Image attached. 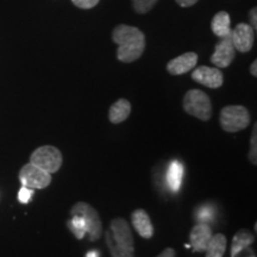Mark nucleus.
Segmentation results:
<instances>
[{"mask_svg": "<svg viewBox=\"0 0 257 257\" xmlns=\"http://www.w3.org/2000/svg\"><path fill=\"white\" fill-rule=\"evenodd\" d=\"M131 113V104L126 99H119L114 102L108 111V119L111 123L119 124L126 120Z\"/></svg>", "mask_w": 257, "mask_h": 257, "instance_id": "obj_15", "label": "nucleus"}, {"mask_svg": "<svg viewBox=\"0 0 257 257\" xmlns=\"http://www.w3.org/2000/svg\"><path fill=\"white\" fill-rule=\"evenodd\" d=\"M249 257H255V255H253V253H252V255H250Z\"/></svg>", "mask_w": 257, "mask_h": 257, "instance_id": "obj_30", "label": "nucleus"}, {"mask_svg": "<svg viewBox=\"0 0 257 257\" xmlns=\"http://www.w3.org/2000/svg\"><path fill=\"white\" fill-rule=\"evenodd\" d=\"M19 180L24 187L31 189H43L51 184V174L44 172L32 163L22 167L19 172Z\"/></svg>", "mask_w": 257, "mask_h": 257, "instance_id": "obj_7", "label": "nucleus"}, {"mask_svg": "<svg viewBox=\"0 0 257 257\" xmlns=\"http://www.w3.org/2000/svg\"><path fill=\"white\" fill-rule=\"evenodd\" d=\"M131 221H133L135 230L137 231V233L141 237L147 239L152 238L154 234V226L149 214L146 211L142 210V208L134 211L133 214H131Z\"/></svg>", "mask_w": 257, "mask_h": 257, "instance_id": "obj_13", "label": "nucleus"}, {"mask_svg": "<svg viewBox=\"0 0 257 257\" xmlns=\"http://www.w3.org/2000/svg\"><path fill=\"white\" fill-rule=\"evenodd\" d=\"M256 15H257V11H256V9L253 8L251 11H250V23H251V25H250V27H251L253 30H256V28H257V21H256Z\"/></svg>", "mask_w": 257, "mask_h": 257, "instance_id": "obj_25", "label": "nucleus"}, {"mask_svg": "<svg viewBox=\"0 0 257 257\" xmlns=\"http://www.w3.org/2000/svg\"><path fill=\"white\" fill-rule=\"evenodd\" d=\"M32 195H34V189L24 187L23 186V187L19 189L18 200L21 201L22 204H28V202L30 201V199L32 198Z\"/></svg>", "mask_w": 257, "mask_h": 257, "instance_id": "obj_23", "label": "nucleus"}, {"mask_svg": "<svg viewBox=\"0 0 257 257\" xmlns=\"http://www.w3.org/2000/svg\"><path fill=\"white\" fill-rule=\"evenodd\" d=\"M212 238L211 227L205 223H199L193 226L189 234V240L194 251L204 252Z\"/></svg>", "mask_w": 257, "mask_h": 257, "instance_id": "obj_11", "label": "nucleus"}, {"mask_svg": "<svg viewBox=\"0 0 257 257\" xmlns=\"http://www.w3.org/2000/svg\"><path fill=\"white\" fill-rule=\"evenodd\" d=\"M198 62V55L195 53H186L182 54L167 64V70L172 75H182V74L188 73L189 70L194 69Z\"/></svg>", "mask_w": 257, "mask_h": 257, "instance_id": "obj_12", "label": "nucleus"}, {"mask_svg": "<svg viewBox=\"0 0 257 257\" xmlns=\"http://www.w3.org/2000/svg\"><path fill=\"white\" fill-rule=\"evenodd\" d=\"M184 110L202 121L210 120L212 104L207 94L200 89H191L184 96Z\"/></svg>", "mask_w": 257, "mask_h": 257, "instance_id": "obj_4", "label": "nucleus"}, {"mask_svg": "<svg viewBox=\"0 0 257 257\" xmlns=\"http://www.w3.org/2000/svg\"><path fill=\"white\" fill-rule=\"evenodd\" d=\"M73 4L75 6H78L80 9L83 10H88L94 8V6L98 4L100 0H72Z\"/></svg>", "mask_w": 257, "mask_h": 257, "instance_id": "obj_24", "label": "nucleus"}, {"mask_svg": "<svg viewBox=\"0 0 257 257\" xmlns=\"http://www.w3.org/2000/svg\"><path fill=\"white\" fill-rule=\"evenodd\" d=\"M257 125H253V130L251 138H250V152H249V160L252 165L257 163Z\"/></svg>", "mask_w": 257, "mask_h": 257, "instance_id": "obj_21", "label": "nucleus"}, {"mask_svg": "<svg viewBox=\"0 0 257 257\" xmlns=\"http://www.w3.org/2000/svg\"><path fill=\"white\" fill-rule=\"evenodd\" d=\"M192 79L208 88H219L224 82V76L220 69L207 66H200L193 70Z\"/></svg>", "mask_w": 257, "mask_h": 257, "instance_id": "obj_10", "label": "nucleus"}, {"mask_svg": "<svg viewBox=\"0 0 257 257\" xmlns=\"http://www.w3.org/2000/svg\"><path fill=\"white\" fill-rule=\"evenodd\" d=\"M106 243L112 257H134V236L123 218H114L111 221L110 229L106 231Z\"/></svg>", "mask_w": 257, "mask_h": 257, "instance_id": "obj_2", "label": "nucleus"}, {"mask_svg": "<svg viewBox=\"0 0 257 257\" xmlns=\"http://www.w3.org/2000/svg\"><path fill=\"white\" fill-rule=\"evenodd\" d=\"M220 126L226 133H238L250 125V113L244 106H225L219 115Z\"/></svg>", "mask_w": 257, "mask_h": 257, "instance_id": "obj_3", "label": "nucleus"}, {"mask_svg": "<svg viewBox=\"0 0 257 257\" xmlns=\"http://www.w3.org/2000/svg\"><path fill=\"white\" fill-rule=\"evenodd\" d=\"M213 216H214L213 210L208 206H202L197 213L199 221H200V223H205V224H207L208 221H211L212 219H213Z\"/></svg>", "mask_w": 257, "mask_h": 257, "instance_id": "obj_22", "label": "nucleus"}, {"mask_svg": "<svg viewBox=\"0 0 257 257\" xmlns=\"http://www.w3.org/2000/svg\"><path fill=\"white\" fill-rule=\"evenodd\" d=\"M112 38L118 44L117 59L124 63L138 60L146 49V36L138 28L118 25L113 30Z\"/></svg>", "mask_w": 257, "mask_h": 257, "instance_id": "obj_1", "label": "nucleus"}, {"mask_svg": "<svg viewBox=\"0 0 257 257\" xmlns=\"http://www.w3.org/2000/svg\"><path fill=\"white\" fill-rule=\"evenodd\" d=\"M185 168L184 165L179 161H173L169 163L167 168L166 182L168 188L172 192H178L182 185V179H184Z\"/></svg>", "mask_w": 257, "mask_h": 257, "instance_id": "obj_14", "label": "nucleus"}, {"mask_svg": "<svg viewBox=\"0 0 257 257\" xmlns=\"http://www.w3.org/2000/svg\"><path fill=\"white\" fill-rule=\"evenodd\" d=\"M225 250H226V237L221 233H217L212 236L205 251H206V257H223Z\"/></svg>", "mask_w": 257, "mask_h": 257, "instance_id": "obj_18", "label": "nucleus"}, {"mask_svg": "<svg viewBox=\"0 0 257 257\" xmlns=\"http://www.w3.org/2000/svg\"><path fill=\"white\" fill-rule=\"evenodd\" d=\"M236 56V49H234L230 35L223 37L218 42L213 55L211 56V62L217 68H226L229 67Z\"/></svg>", "mask_w": 257, "mask_h": 257, "instance_id": "obj_8", "label": "nucleus"}, {"mask_svg": "<svg viewBox=\"0 0 257 257\" xmlns=\"http://www.w3.org/2000/svg\"><path fill=\"white\" fill-rule=\"evenodd\" d=\"M159 0H133L134 9L138 14H147L155 6Z\"/></svg>", "mask_w": 257, "mask_h": 257, "instance_id": "obj_20", "label": "nucleus"}, {"mask_svg": "<svg viewBox=\"0 0 257 257\" xmlns=\"http://www.w3.org/2000/svg\"><path fill=\"white\" fill-rule=\"evenodd\" d=\"M211 28L213 34L219 38L229 36L231 32V19L229 14L225 11H220L217 15H214Z\"/></svg>", "mask_w": 257, "mask_h": 257, "instance_id": "obj_16", "label": "nucleus"}, {"mask_svg": "<svg viewBox=\"0 0 257 257\" xmlns=\"http://www.w3.org/2000/svg\"><path fill=\"white\" fill-rule=\"evenodd\" d=\"M157 257H175V250L172 248L165 249Z\"/></svg>", "mask_w": 257, "mask_h": 257, "instance_id": "obj_27", "label": "nucleus"}, {"mask_svg": "<svg viewBox=\"0 0 257 257\" xmlns=\"http://www.w3.org/2000/svg\"><path fill=\"white\" fill-rule=\"evenodd\" d=\"M73 218L68 220V227L72 232L75 234V237L78 239H82L85 237V234L87 233V225L86 221L83 220L82 217L78 216V214H73Z\"/></svg>", "mask_w": 257, "mask_h": 257, "instance_id": "obj_19", "label": "nucleus"}, {"mask_svg": "<svg viewBox=\"0 0 257 257\" xmlns=\"http://www.w3.org/2000/svg\"><path fill=\"white\" fill-rule=\"evenodd\" d=\"M253 29L249 24L239 23L230 32L234 49L240 53H248L253 46Z\"/></svg>", "mask_w": 257, "mask_h": 257, "instance_id": "obj_9", "label": "nucleus"}, {"mask_svg": "<svg viewBox=\"0 0 257 257\" xmlns=\"http://www.w3.org/2000/svg\"><path fill=\"white\" fill-rule=\"evenodd\" d=\"M250 73H251V75L256 76L257 75V61L255 60L251 64V67H250Z\"/></svg>", "mask_w": 257, "mask_h": 257, "instance_id": "obj_28", "label": "nucleus"}, {"mask_svg": "<svg viewBox=\"0 0 257 257\" xmlns=\"http://www.w3.org/2000/svg\"><path fill=\"white\" fill-rule=\"evenodd\" d=\"M253 242V236L248 230H239L233 236L232 245H231V257L239 252L240 250L249 248Z\"/></svg>", "mask_w": 257, "mask_h": 257, "instance_id": "obj_17", "label": "nucleus"}, {"mask_svg": "<svg viewBox=\"0 0 257 257\" xmlns=\"http://www.w3.org/2000/svg\"><path fill=\"white\" fill-rule=\"evenodd\" d=\"M70 214L72 216L73 214H78V216L83 218V220L86 221V225H87V233L89 234V240L95 242V240L100 238L102 225L100 217H99L98 212L95 211L94 207H92L91 205H88L85 201H79L70 210Z\"/></svg>", "mask_w": 257, "mask_h": 257, "instance_id": "obj_6", "label": "nucleus"}, {"mask_svg": "<svg viewBox=\"0 0 257 257\" xmlns=\"http://www.w3.org/2000/svg\"><path fill=\"white\" fill-rule=\"evenodd\" d=\"M86 257H99V252L95 251V250H92V251H88Z\"/></svg>", "mask_w": 257, "mask_h": 257, "instance_id": "obj_29", "label": "nucleus"}, {"mask_svg": "<svg viewBox=\"0 0 257 257\" xmlns=\"http://www.w3.org/2000/svg\"><path fill=\"white\" fill-rule=\"evenodd\" d=\"M199 0H176V3L182 8H189V6L197 4Z\"/></svg>", "mask_w": 257, "mask_h": 257, "instance_id": "obj_26", "label": "nucleus"}, {"mask_svg": "<svg viewBox=\"0 0 257 257\" xmlns=\"http://www.w3.org/2000/svg\"><path fill=\"white\" fill-rule=\"evenodd\" d=\"M63 162L62 153L53 146H43L35 150L30 156V163L44 172L54 174L61 168Z\"/></svg>", "mask_w": 257, "mask_h": 257, "instance_id": "obj_5", "label": "nucleus"}]
</instances>
